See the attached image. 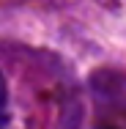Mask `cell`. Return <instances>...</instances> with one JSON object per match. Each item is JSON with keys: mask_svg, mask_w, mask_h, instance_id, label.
Instances as JSON below:
<instances>
[{"mask_svg": "<svg viewBox=\"0 0 126 129\" xmlns=\"http://www.w3.org/2000/svg\"><path fill=\"white\" fill-rule=\"evenodd\" d=\"M6 124H8V85L0 74V129H6Z\"/></svg>", "mask_w": 126, "mask_h": 129, "instance_id": "cell-1", "label": "cell"}]
</instances>
